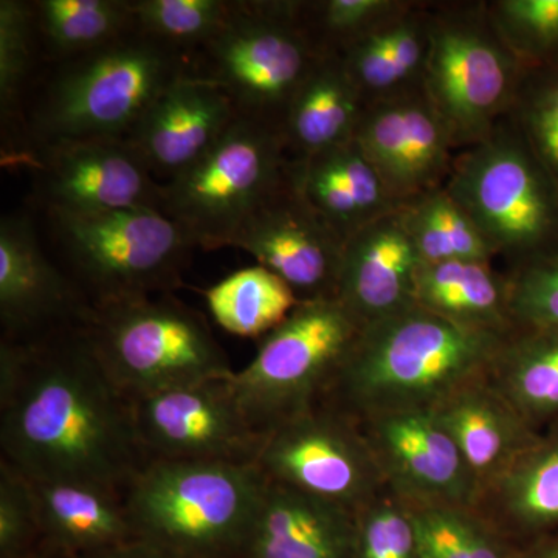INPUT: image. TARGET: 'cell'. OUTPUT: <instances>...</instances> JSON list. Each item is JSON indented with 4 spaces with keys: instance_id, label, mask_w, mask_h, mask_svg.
Returning <instances> with one entry per match:
<instances>
[{
    "instance_id": "cell-1",
    "label": "cell",
    "mask_w": 558,
    "mask_h": 558,
    "mask_svg": "<svg viewBox=\"0 0 558 558\" xmlns=\"http://www.w3.org/2000/svg\"><path fill=\"white\" fill-rule=\"evenodd\" d=\"M0 442L31 481L130 486L143 468L132 402L95 357L83 330L0 349Z\"/></svg>"
},
{
    "instance_id": "cell-2",
    "label": "cell",
    "mask_w": 558,
    "mask_h": 558,
    "mask_svg": "<svg viewBox=\"0 0 558 558\" xmlns=\"http://www.w3.org/2000/svg\"><path fill=\"white\" fill-rule=\"evenodd\" d=\"M510 336L468 328L414 304L365 326L329 389L354 421L435 409L457 389L490 376Z\"/></svg>"
},
{
    "instance_id": "cell-3",
    "label": "cell",
    "mask_w": 558,
    "mask_h": 558,
    "mask_svg": "<svg viewBox=\"0 0 558 558\" xmlns=\"http://www.w3.org/2000/svg\"><path fill=\"white\" fill-rule=\"evenodd\" d=\"M266 486L256 464L153 459L124 506L135 538L172 556L242 557Z\"/></svg>"
},
{
    "instance_id": "cell-4",
    "label": "cell",
    "mask_w": 558,
    "mask_h": 558,
    "mask_svg": "<svg viewBox=\"0 0 558 558\" xmlns=\"http://www.w3.org/2000/svg\"><path fill=\"white\" fill-rule=\"evenodd\" d=\"M189 53L134 28L101 49L62 62L33 110L40 148L128 140L150 106L189 72Z\"/></svg>"
},
{
    "instance_id": "cell-5",
    "label": "cell",
    "mask_w": 558,
    "mask_h": 558,
    "mask_svg": "<svg viewBox=\"0 0 558 558\" xmlns=\"http://www.w3.org/2000/svg\"><path fill=\"white\" fill-rule=\"evenodd\" d=\"M83 323L95 357L131 402L234 374L204 315L170 295L94 306Z\"/></svg>"
},
{
    "instance_id": "cell-6",
    "label": "cell",
    "mask_w": 558,
    "mask_h": 558,
    "mask_svg": "<svg viewBox=\"0 0 558 558\" xmlns=\"http://www.w3.org/2000/svg\"><path fill=\"white\" fill-rule=\"evenodd\" d=\"M444 186L512 267L558 248V183L508 117L459 150Z\"/></svg>"
},
{
    "instance_id": "cell-7",
    "label": "cell",
    "mask_w": 558,
    "mask_h": 558,
    "mask_svg": "<svg viewBox=\"0 0 558 558\" xmlns=\"http://www.w3.org/2000/svg\"><path fill=\"white\" fill-rule=\"evenodd\" d=\"M524 72L495 28L487 2H429L422 90L458 153L486 138L509 116Z\"/></svg>"
},
{
    "instance_id": "cell-8",
    "label": "cell",
    "mask_w": 558,
    "mask_h": 558,
    "mask_svg": "<svg viewBox=\"0 0 558 558\" xmlns=\"http://www.w3.org/2000/svg\"><path fill=\"white\" fill-rule=\"evenodd\" d=\"M199 51L194 75L229 95L242 117L281 131L289 102L322 57L301 2H231L226 24Z\"/></svg>"
},
{
    "instance_id": "cell-9",
    "label": "cell",
    "mask_w": 558,
    "mask_h": 558,
    "mask_svg": "<svg viewBox=\"0 0 558 558\" xmlns=\"http://www.w3.org/2000/svg\"><path fill=\"white\" fill-rule=\"evenodd\" d=\"M362 329L336 296L301 301L263 337L252 362L230 377V387L252 424L266 435L315 407Z\"/></svg>"
},
{
    "instance_id": "cell-10",
    "label": "cell",
    "mask_w": 558,
    "mask_h": 558,
    "mask_svg": "<svg viewBox=\"0 0 558 558\" xmlns=\"http://www.w3.org/2000/svg\"><path fill=\"white\" fill-rule=\"evenodd\" d=\"M290 160L279 128L240 116L199 161L161 183V211L196 248L230 247L244 220L284 179Z\"/></svg>"
},
{
    "instance_id": "cell-11",
    "label": "cell",
    "mask_w": 558,
    "mask_h": 558,
    "mask_svg": "<svg viewBox=\"0 0 558 558\" xmlns=\"http://www.w3.org/2000/svg\"><path fill=\"white\" fill-rule=\"evenodd\" d=\"M62 255L94 306L168 292L191 250L185 230L157 208L50 216Z\"/></svg>"
},
{
    "instance_id": "cell-12",
    "label": "cell",
    "mask_w": 558,
    "mask_h": 558,
    "mask_svg": "<svg viewBox=\"0 0 558 558\" xmlns=\"http://www.w3.org/2000/svg\"><path fill=\"white\" fill-rule=\"evenodd\" d=\"M266 478L357 513L387 490L357 422L343 411H303L269 429L256 459Z\"/></svg>"
},
{
    "instance_id": "cell-13",
    "label": "cell",
    "mask_w": 558,
    "mask_h": 558,
    "mask_svg": "<svg viewBox=\"0 0 558 558\" xmlns=\"http://www.w3.org/2000/svg\"><path fill=\"white\" fill-rule=\"evenodd\" d=\"M140 447L163 461L256 464L266 435L241 409L230 379L132 400Z\"/></svg>"
},
{
    "instance_id": "cell-14",
    "label": "cell",
    "mask_w": 558,
    "mask_h": 558,
    "mask_svg": "<svg viewBox=\"0 0 558 558\" xmlns=\"http://www.w3.org/2000/svg\"><path fill=\"white\" fill-rule=\"evenodd\" d=\"M385 486L409 508L475 509L480 487L433 409L357 418Z\"/></svg>"
},
{
    "instance_id": "cell-15",
    "label": "cell",
    "mask_w": 558,
    "mask_h": 558,
    "mask_svg": "<svg viewBox=\"0 0 558 558\" xmlns=\"http://www.w3.org/2000/svg\"><path fill=\"white\" fill-rule=\"evenodd\" d=\"M230 247L250 253L259 266L288 282L300 300L336 296L344 241L306 199L290 163L284 179L244 220Z\"/></svg>"
},
{
    "instance_id": "cell-16",
    "label": "cell",
    "mask_w": 558,
    "mask_h": 558,
    "mask_svg": "<svg viewBox=\"0 0 558 558\" xmlns=\"http://www.w3.org/2000/svg\"><path fill=\"white\" fill-rule=\"evenodd\" d=\"M36 196L49 216L157 208L161 183L128 140H89L43 148Z\"/></svg>"
},
{
    "instance_id": "cell-17",
    "label": "cell",
    "mask_w": 558,
    "mask_h": 558,
    "mask_svg": "<svg viewBox=\"0 0 558 558\" xmlns=\"http://www.w3.org/2000/svg\"><path fill=\"white\" fill-rule=\"evenodd\" d=\"M354 140L400 205L446 185L458 154L422 89L368 102Z\"/></svg>"
},
{
    "instance_id": "cell-18",
    "label": "cell",
    "mask_w": 558,
    "mask_h": 558,
    "mask_svg": "<svg viewBox=\"0 0 558 558\" xmlns=\"http://www.w3.org/2000/svg\"><path fill=\"white\" fill-rule=\"evenodd\" d=\"M422 266L400 207L344 242L336 299L365 328L416 304Z\"/></svg>"
},
{
    "instance_id": "cell-19",
    "label": "cell",
    "mask_w": 558,
    "mask_h": 558,
    "mask_svg": "<svg viewBox=\"0 0 558 558\" xmlns=\"http://www.w3.org/2000/svg\"><path fill=\"white\" fill-rule=\"evenodd\" d=\"M238 117L226 92L189 70L150 106L128 142L154 175L171 180L199 161Z\"/></svg>"
},
{
    "instance_id": "cell-20",
    "label": "cell",
    "mask_w": 558,
    "mask_h": 558,
    "mask_svg": "<svg viewBox=\"0 0 558 558\" xmlns=\"http://www.w3.org/2000/svg\"><path fill=\"white\" fill-rule=\"evenodd\" d=\"M76 307V290L44 255L38 233L25 215L0 220V319L11 337L32 336Z\"/></svg>"
},
{
    "instance_id": "cell-21",
    "label": "cell",
    "mask_w": 558,
    "mask_h": 558,
    "mask_svg": "<svg viewBox=\"0 0 558 558\" xmlns=\"http://www.w3.org/2000/svg\"><path fill=\"white\" fill-rule=\"evenodd\" d=\"M355 513L267 478L241 558H354Z\"/></svg>"
},
{
    "instance_id": "cell-22",
    "label": "cell",
    "mask_w": 558,
    "mask_h": 558,
    "mask_svg": "<svg viewBox=\"0 0 558 558\" xmlns=\"http://www.w3.org/2000/svg\"><path fill=\"white\" fill-rule=\"evenodd\" d=\"M433 410L475 476L480 494L542 436L490 376L457 389Z\"/></svg>"
},
{
    "instance_id": "cell-23",
    "label": "cell",
    "mask_w": 558,
    "mask_h": 558,
    "mask_svg": "<svg viewBox=\"0 0 558 558\" xmlns=\"http://www.w3.org/2000/svg\"><path fill=\"white\" fill-rule=\"evenodd\" d=\"M290 170L315 211L344 242L373 220L403 207L389 196L355 140L292 160Z\"/></svg>"
},
{
    "instance_id": "cell-24",
    "label": "cell",
    "mask_w": 558,
    "mask_h": 558,
    "mask_svg": "<svg viewBox=\"0 0 558 558\" xmlns=\"http://www.w3.org/2000/svg\"><path fill=\"white\" fill-rule=\"evenodd\" d=\"M368 100L339 53H323L286 110L281 134L290 159L303 160L354 140Z\"/></svg>"
},
{
    "instance_id": "cell-25",
    "label": "cell",
    "mask_w": 558,
    "mask_h": 558,
    "mask_svg": "<svg viewBox=\"0 0 558 558\" xmlns=\"http://www.w3.org/2000/svg\"><path fill=\"white\" fill-rule=\"evenodd\" d=\"M31 486L39 532L60 548L83 557L135 538L117 490L76 481H31Z\"/></svg>"
},
{
    "instance_id": "cell-26",
    "label": "cell",
    "mask_w": 558,
    "mask_h": 558,
    "mask_svg": "<svg viewBox=\"0 0 558 558\" xmlns=\"http://www.w3.org/2000/svg\"><path fill=\"white\" fill-rule=\"evenodd\" d=\"M475 510L505 538L558 527V433L539 436L484 487Z\"/></svg>"
},
{
    "instance_id": "cell-27",
    "label": "cell",
    "mask_w": 558,
    "mask_h": 558,
    "mask_svg": "<svg viewBox=\"0 0 558 558\" xmlns=\"http://www.w3.org/2000/svg\"><path fill=\"white\" fill-rule=\"evenodd\" d=\"M417 306L468 328L513 333L508 275L494 263L450 260L424 264L417 275Z\"/></svg>"
},
{
    "instance_id": "cell-28",
    "label": "cell",
    "mask_w": 558,
    "mask_h": 558,
    "mask_svg": "<svg viewBox=\"0 0 558 558\" xmlns=\"http://www.w3.org/2000/svg\"><path fill=\"white\" fill-rule=\"evenodd\" d=\"M490 379L535 428L558 417V330L517 329Z\"/></svg>"
},
{
    "instance_id": "cell-29",
    "label": "cell",
    "mask_w": 558,
    "mask_h": 558,
    "mask_svg": "<svg viewBox=\"0 0 558 558\" xmlns=\"http://www.w3.org/2000/svg\"><path fill=\"white\" fill-rule=\"evenodd\" d=\"M209 314L226 332L263 339L301 303L288 282L266 267H245L204 292Z\"/></svg>"
},
{
    "instance_id": "cell-30",
    "label": "cell",
    "mask_w": 558,
    "mask_h": 558,
    "mask_svg": "<svg viewBox=\"0 0 558 558\" xmlns=\"http://www.w3.org/2000/svg\"><path fill=\"white\" fill-rule=\"evenodd\" d=\"M35 31L62 62L101 49L135 28L132 0H38Z\"/></svg>"
},
{
    "instance_id": "cell-31",
    "label": "cell",
    "mask_w": 558,
    "mask_h": 558,
    "mask_svg": "<svg viewBox=\"0 0 558 558\" xmlns=\"http://www.w3.org/2000/svg\"><path fill=\"white\" fill-rule=\"evenodd\" d=\"M402 218L424 264L494 263L498 258L476 223L446 186L402 207Z\"/></svg>"
},
{
    "instance_id": "cell-32",
    "label": "cell",
    "mask_w": 558,
    "mask_h": 558,
    "mask_svg": "<svg viewBox=\"0 0 558 558\" xmlns=\"http://www.w3.org/2000/svg\"><path fill=\"white\" fill-rule=\"evenodd\" d=\"M421 558H512L508 543L472 508H410Z\"/></svg>"
},
{
    "instance_id": "cell-33",
    "label": "cell",
    "mask_w": 558,
    "mask_h": 558,
    "mask_svg": "<svg viewBox=\"0 0 558 558\" xmlns=\"http://www.w3.org/2000/svg\"><path fill=\"white\" fill-rule=\"evenodd\" d=\"M230 10L227 0H132L135 28L185 53L215 38Z\"/></svg>"
},
{
    "instance_id": "cell-34",
    "label": "cell",
    "mask_w": 558,
    "mask_h": 558,
    "mask_svg": "<svg viewBox=\"0 0 558 558\" xmlns=\"http://www.w3.org/2000/svg\"><path fill=\"white\" fill-rule=\"evenodd\" d=\"M508 119L558 183V62L526 69Z\"/></svg>"
},
{
    "instance_id": "cell-35",
    "label": "cell",
    "mask_w": 558,
    "mask_h": 558,
    "mask_svg": "<svg viewBox=\"0 0 558 558\" xmlns=\"http://www.w3.org/2000/svg\"><path fill=\"white\" fill-rule=\"evenodd\" d=\"M499 36L524 69L558 62V0H487Z\"/></svg>"
},
{
    "instance_id": "cell-36",
    "label": "cell",
    "mask_w": 558,
    "mask_h": 558,
    "mask_svg": "<svg viewBox=\"0 0 558 558\" xmlns=\"http://www.w3.org/2000/svg\"><path fill=\"white\" fill-rule=\"evenodd\" d=\"M410 0H318L301 2V20L323 53H340L349 44L405 10Z\"/></svg>"
},
{
    "instance_id": "cell-37",
    "label": "cell",
    "mask_w": 558,
    "mask_h": 558,
    "mask_svg": "<svg viewBox=\"0 0 558 558\" xmlns=\"http://www.w3.org/2000/svg\"><path fill=\"white\" fill-rule=\"evenodd\" d=\"M354 558H421L410 508L388 488L355 513Z\"/></svg>"
},
{
    "instance_id": "cell-38",
    "label": "cell",
    "mask_w": 558,
    "mask_h": 558,
    "mask_svg": "<svg viewBox=\"0 0 558 558\" xmlns=\"http://www.w3.org/2000/svg\"><path fill=\"white\" fill-rule=\"evenodd\" d=\"M508 279L517 328L558 330V248L512 267Z\"/></svg>"
},
{
    "instance_id": "cell-39",
    "label": "cell",
    "mask_w": 558,
    "mask_h": 558,
    "mask_svg": "<svg viewBox=\"0 0 558 558\" xmlns=\"http://www.w3.org/2000/svg\"><path fill=\"white\" fill-rule=\"evenodd\" d=\"M35 31L32 3L22 0L0 2V102L3 113L17 105L32 64Z\"/></svg>"
},
{
    "instance_id": "cell-40",
    "label": "cell",
    "mask_w": 558,
    "mask_h": 558,
    "mask_svg": "<svg viewBox=\"0 0 558 558\" xmlns=\"http://www.w3.org/2000/svg\"><path fill=\"white\" fill-rule=\"evenodd\" d=\"M39 532L31 481L9 462L0 469V558H21Z\"/></svg>"
},
{
    "instance_id": "cell-41",
    "label": "cell",
    "mask_w": 558,
    "mask_h": 558,
    "mask_svg": "<svg viewBox=\"0 0 558 558\" xmlns=\"http://www.w3.org/2000/svg\"><path fill=\"white\" fill-rule=\"evenodd\" d=\"M78 558H178L167 550L157 548L148 542L140 538H132L123 545L113 546V548L100 550V553L89 554Z\"/></svg>"
},
{
    "instance_id": "cell-42",
    "label": "cell",
    "mask_w": 558,
    "mask_h": 558,
    "mask_svg": "<svg viewBox=\"0 0 558 558\" xmlns=\"http://www.w3.org/2000/svg\"><path fill=\"white\" fill-rule=\"evenodd\" d=\"M512 558H558V535L539 542L523 553L513 554Z\"/></svg>"
}]
</instances>
